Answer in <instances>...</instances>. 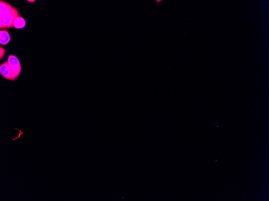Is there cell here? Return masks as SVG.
<instances>
[{
	"instance_id": "obj_6",
	"label": "cell",
	"mask_w": 269,
	"mask_h": 201,
	"mask_svg": "<svg viewBox=\"0 0 269 201\" xmlns=\"http://www.w3.org/2000/svg\"><path fill=\"white\" fill-rule=\"evenodd\" d=\"M0 49H1V59H2V58H3L5 54V52H6V50H5V49H4L3 48H2V47H1L0 48Z\"/></svg>"
},
{
	"instance_id": "obj_2",
	"label": "cell",
	"mask_w": 269,
	"mask_h": 201,
	"mask_svg": "<svg viewBox=\"0 0 269 201\" xmlns=\"http://www.w3.org/2000/svg\"><path fill=\"white\" fill-rule=\"evenodd\" d=\"M8 62L12 70L15 80L19 77L22 70V67L18 58L13 55H10Z\"/></svg>"
},
{
	"instance_id": "obj_5",
	"label": "cell",
	"mask_w": 269,
	"mask_h": 201,
	"mask_svg": "<svg viewBox=\"0 0 269 201\" xmlns=\"http://www.w3.org/2000/svg\"><path fill=\"white\" fill-rule=\"evenodd\" d=\"M26 22L24 19L19 16L16 19L14 22V27L17 29L23 28L26 26Z\"/></svg>"
},
{
	"instance_id": "obj_7",
	"label": "cell",
	"mask_w": 269,
	"mask_h": 201,
	"mask_svg": "<svg viewBox=\"0 0 269 201\" xmlns=\"http://www.w3.org/2000/svg\"><path fill=\"white\" fill-rule=\"evenodd\" d=\"M19 130V131H20V133H19V134L18 137H17V138H14V139H12V141H15V140H16V139H17V138H20V137H21V135H22V134H23V132H22V131H20V130Z\"/></svg>"
},
{
	"instance_id": "obj_1",
	"label": "cell",
	"mask_w": 269,
	"mask_h": 201,
	"mask_svg": "<svg viewBox=\"0 0 269 201\" xmlns=\"http://www.w3.org/2000/svg\"><path fill=\"white\" fill-rule=\"evenodd\" d=\"M0 29L13 27L15 20L19 17V11L10 4L2 1L0 2Z\"/></svg>"
},
{
	"instance_id": "obj_4",
	"label": "cell",
	"mask_w": 269,
	"mask_h": 201,
	"mask_svg": "<svg viewBox=\"0 0 269 201\" xmlns=\"http://www.w3.org/2000/svg\"><path fill=\"white\" fill-rule=\"evenodd\" d=\"M9 33L7 30L0 31V43L2 45H6L11 41Z\"/></svg>"
},
{
	"instance_id": "obj_8",
	"label": "cell",
	"mask_w": 269,
	"mask_h": 201,
	"mask_svg": "<svg viewBox=\"0 0 269 201\" xmlns=\"http://www.w3.org/2000/svg\"><path fill=\"white\" fill-rule=\"evenodd\" d=\"M28 1L30 2H34L35 1Z\"/></svg>"
},
{
	"instance_id": "obj_3",
	"label": "cell",
	"mask_w": 269,
	"mask_h": 201,
	"mask_svg": "<svg viewBox=\"0 0 269 201\" xmlns=\"http://www.w3.org/2000/svg\"><path fill=\"white\" fill-rule=\"evenodd\" d=\"M0 73L6 79L15 81L13 74L8 63L6 61L0 66Z\"/></svg>"
}]
</instances>
